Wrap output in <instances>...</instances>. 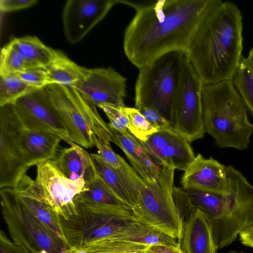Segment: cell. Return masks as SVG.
Listing matches in <instances>:
<instances>
[{"mask_svg": "<svg viewBox=\"0 0 253 253\" xmlns=\"http://www.w3.org/2000/svg\"><path fill=\"white\" fill-rule=\"evenodd\" d=\"M212 0H159L136 4L124 34V50L138 69L168 52H186Z\"/></svg>", "mask_w": 253, "mask_h": 253, "instance_id": "cell-1", "label": "cell"}, {"mask_svg": "<svg viewBox=\"0 0 253 253\" xmlns=\"http://www.w3.org/2000/svg\"><path fill=\"white\" fill-rule=\"evenodd\" d=\"M243 28L236 4L212 0L186 51L204 84L232 80L243 56Z\"/></svg>", "mask_w": 253, "mask_h": 253, "instance_id": "cell-2", "label": "cell"}, {"mask_svg": "<svg viewBox=\"0 0 253 253\" xmlns=\"http://www.w3.org/2000/svg\"><path fill=\"white\" fill-rule=\"evenodd\" d=\"M228 188L224 193L185 190L194 207L210 222L218 249L234 242L242 231L253 227V186L238 170L226 166Z\"/></svg>", "mask_w": 253, "mask_h": 253, "instance_id": "cell-3", "label": "cell"}, {"mask_svg": "<svg viewBox=\"0 0 253 253\" xmlns=\"http://www.w3.org/2000/svg\"><path fill=\"white\" fill-rule=\"evenodd\" d=\"M202 106L205 132L218 147L248 148L253 124L232 80L204 84Z\"/></svg>", "mask_w": 253, "mask_h": 253, "instance_id": "cell-4", "label": "cell"}, {"mask_svg": "<svg viewBox=\"0 0 253 253\" xmlns=\"http://www.w3.org/2000/svg\"><path fill=\"white\" fill-rule=\"evenodd\" d=\"M186 57L185 51H170L139 69L135 85L136 108L153 109L170 124Z\"/></svg>", "mask_w": 253, "mask_h": 253, "instance_id": "cell-5", "label": "cell"}, {"mask_svg": "<svg viewBox=\"0 0 253 253\" xmlns=\"http://www.w3.org/2000/svg\"><path fill=\"white\" fill-rule=\"evenodd\" d=\"M76 204L77 214L66 219L59 216L69 248H82L89 242L121 232L140 221L127 208Z\"/></svg>", "mask_w": 253, "mask_h": 253, "instance_id": "cell-6", "label": "cell"}, {"mask_svg": "<svg viewBox=\"0 0 253 253\" xmlns=\"http://www.w3.org/2000/svg\"><path fill=\"white\" fill-rule=\"evenodd\" d=\"M44 88L66 126L70 141L85 148L94 146V137L110 140V129L98 112L74 87L50 84Z\"/></svg>", "mask_w": 253, "mask_h": 253, "instance_id": "cell-7", "label": "cell"}, {"mask_svg": "<svg viewBox=\"0 0 253 253\" xmlns=\"http://www.w3.org/2000/svg\"><path fill=\"white\" fill-rule=\"evenodd\" d=\"M2 216L12 242L30 253H66L70 248L27 208L14 188L0 190Z\"/></svg>", "mask_w": 253, "mask_h": 253, "instance_id": "cell-8", "label": "cell"}, {"mask_svg": "<svg viewBox=\"0 0 253 253\" xmlns=\"http://www.w3.org/2000/svg\"><path fill=\"white\" fill-rule=\"evenodd\" d=\"M175 169L163 165L156 182L144 183L133 213L141 222L164 231L181 242L183 225L172 198Z\"/></svg>", "mask_w": 253, "mask_h": 253, "instance_id": "cell-9", "label": "cell"}, {"mask_svg": "<svg viewBox=\"0 0 253 253\" xmlns=\"http://www.w3.org/2000/svg\"><path fill=\"white\" fill-rule=\"evenodd\" d=\"M37 167L35 180L26 174L14 189L41 200L64 219L77 214L75 199L84 190V181L69 179L52 161L42 162Z\"/></svg>", "mask_w": 253, "mask_h": 253, "instance_id": "cell-10", "label": "cell"}, {"mask_svg": "<svg viewBox=\"0 0 253 253\" xmlns=\"http://www.w3.org/2000/svg\"><path fill=\"white\" fill-rule=\"evenodd\" d=\"M203 85L186 57L173 103L170 125L190 143L202 138L206 132L202 106Z\"/></svg>", "mask_w": 253, "mask_h": 253, "instance_id": "cell-11", "label": "cell"}, {"mask_svg": "<svg viewBox=\"0 0 253 253\" xmlns=\"http://www.w3.org/2000/svg\"><path fill=\"white\" fill-rule=\"evenodd\" d=\"M21 122L12 104L0 107V188H15L29 169L19 141Z\"/></svg>", "mask_w": 253, "mask_h": 253, "instance_id": "cell-12", "label": "cell"}, {"mask_svg": "<svg viewBox=\"0 0 253 253\" xmlns=\"http://www.w3.org/2000/svg\"><path fill=\"white\" fill-rule=\"evenodd\" d=\"M12 105L25 127L49 131L58 135L64 141L70 140L68 129L44 87L27 93Z\"/></svg>", "mask_w": 253, "mask_h": 253, "instance_id": "cell-13", "label": "cell"}, {"mask_svg": "<svg viewBox=\"0 0 253 253\" xmlns=\"http://www.w3.org/2000/svg\"><path fill=\"white\" fill-rule=\"evenodd\" d=\"M73 87L96 107L104 104L126 107V79L112 68L88 69L84 78Z\"/></svg>", "mask_w": 253, "mask_h": 253, "instance_id": "cell-14", "label": "cell"}, {"mask_svg": "<svg viewBox=\"0 0 253 253\" xmlns=\"http://www.w3.org/2000/svg\"><path fill=\"white\" fill-rule=\"evenodd\" d=\"M120 0H68L62 12L65 37L72 44L82 40Z\"/></svg>", "mask_w": 253, "mask_h": 253, "instance_id": "cell-15", "label": "cell"}, {"mask_svg": "<svg viewBox=\"0 0 253 253\" xmlns=\"http://www.w3.org/2000/svg\"><path fill=\"white\" fill-rule=\"evenodd\" d=\"M140 142L160 164L175 169L185 171L195 158L191 143L173 128L160 129Z\"/></svg>", "mask_w": 253, "mask_h": 253, "instance_id": "cell-16", "label": "cell"}, {"mask_svg": "<svg viewBox=\"0 0 253 253\" xmlns=\"http://www.w3.org/2000/svg\"><path fill=\"white\" fill-rule=\"evenodd\" d=\"M180 184L184 190L196 189L225 193L228 188L226 166L212 157L206 159L198 154L184 171Z\"/></svg>", "mask_w": 253, "mask_h": 253, "instance_id": "cell-17", "label": "cell"}, {"mask_svg": "<svg viewBox=\"0 0 253 253\" xmlns=\"http://www.w3.org/2000/svg\"><path fill=\"white\" fill-rule=\"evenodd\" d=\"M109 127L111 142L123 151L132 168L145 182H156L163 165L154 159L140 141L128 130L122 132Z\"/></svg>", "mask_w": 253, "mask_h": 253, "instance_id": "cell-18", "label": "cell"}, {"mask_svg": "<svg viewBox=\"0 0 253 253\" xmlns=\"http://www.w3.org/2000/svg\"><path fill=\"white\" fill-rule=\"evenodd\" d=\"M61 140V137L49 131L28 129L21 122L19 141L29 168L52 160Z\"/></svg>", "mask_w": 253, "mask_h": 253, "instance_id": "cell-19", "label": "cell"}, {"mask_svg": "<svg viewBox=\"0 0 253 253\" xmlns=\"http://www.w3.org/2000/svg\"><path fill=\"white\" fill-rule=\"evenodd\" d=\"M183 253H216L211 224L204 213L195 209L185 220L181 241Z\"/></svg>", "mask_w": 253, "mask_h": 253, "instance_id": "cell-20", "label": "cell"}, {"mask_svg": "<svg viewBox=\"0 0 253 253\" xmlns=\"http://www.w3.org/2000/svg\"><path fill=\"white\" fill-rule=\"evenodd\" d=\"M65 141L70 146L61 149L52 162L69 179L88 183L97 176L90 154L71 141Z\"/></svg>", "mask_w": 253, "mask_h": 253, "instance_id": "cell-21", "label": "cell"}, {"mask_svg": "<svg viewBox=\"0 0 253 253\" xmlns=\"http://www.w3.org/2000/svg\"><path fill=\"white\" fill-rule=\"evenodd\" d=\"M9 43L22 58L26 69L45 68L52 61L56 51L35 36L15 38Z\"/></svg>", "mask_w": 253, "mask_h": 253, "instance_id": "cell-22", "label": "cell"}, {"mask_svg": "<svg viewBox=\"0 0 253 253\" xmlns=\"http://www.w3.org/2000/svg\"><path fill=\"white\" fill-rule=\"evenodd\" d=\"M50 84L73 87L83 80L88 69L78 65L64 53L56 50L51 63L44 69Z\"/></svg>", "mask_w": 253, "mask_h": 253, "instance_id": "cell-23", "label": "cell"}, {"mask_svg": "<svg viewBox=\"0 0 253 253\" xmlns=\"http://www.w3.org/2000/svg\"><path fill=\"white\" fill-rule=\"evenodd\" d=\"M108 237L148 246L158 244L177 246L178 243L176 239L164 231L141 221Z\"/></svg>", "mask_w": 253, "mask_h": 253, "instance_id": "cell-24", "label": "cell"}, {"mask_svg": "<svg viewBox=\"0 0 253 253\" xmlns=\"http://www.w3.org/2000/svg\"><path fill=\"white\" fill-rule=\"evenodd\" d=\"M75 202L82 204L117 206L129 209L98 175L85 185L84 190L76 197Z\"/></svg>", "mask_w": 253, "mask_h": 253, "instance_id": "cell-25", "label": "cell"}, {"mask_svg": "<svg viewBox=\"0 0 253 253\" xmlns=\"http://www.w3.org/2000/svg\"><path fill=\"white\" fill-rule=\"evenodd\" d=\"M148 247L106 237L89 242L82 248H70L67 253H145Z\"/></svg>", "mask_w": 253, "mask_h": 253, "instance_id": "cell-26", "label": "cell"}, {"mask_svg": "<svg viewBox=\"0 0 253 253\" xmlns=\"http://www.w3.org/2000/svg\"><path fill=\"white\" fill-rule=\"evenodd\" d=\"M15 190L29 211L42 223L65 242L60 226L59 215L41 200Z\"/></svg>", "mask_w": 253, "mask_h": 253, "instance_id": "cell-27", "label": "cell"}, {"mask_svg": "<svg viewBox=\"0 0 253 253\" xmlns=\"http://www.w3.org/2000/svg\"><path fill=\"white\" fill-rule=\"evenodd\" d=\"M97 175L117 197L132 211L130 200L117 170L97 154L90 153Z\"/></svg>", "mask_w": 253, "mask_h": 253, "instance_id": "cell-28", "label": "cell"}, {"mask_svg": "<svg viewBox=\"0 0 253 253\" xmlns=\"http://www.w3.org/2000/svg\"><path fill=\"white\" fill-rule=\"evenodd\" d=\"M0 77V107L13 104L20 98L37 89L27 84L17 74Z\"/></svg>", "mask_w": 253, "mask_h": 253, "instance_id": "cell-29", "label": "cell"}, {"mask_svg": "<svg viewBox=\"0 0 253 253\" xmlns=\"http://www.w3.org/2000/svg\"><path fill=\"white\" fill-rule=\"evenodd\" d=\"M232 81L246 109L253 116V73L242 59Z\"/></svg>", "mask_w": 253, "mask_h": 253, "instance_id": "cell-30", "label": "cell"}, {"mask_svg": "<svg viewBox=\"0 0 253 253\" xmlns=\"http://www.w3.org/2000/svg\"><path fill=\"white\" fill-rule=\"evenodd\" d=\"M115 169L123 182L130 200L133 211L138 205L140 190L145 181L124 158L122 160V166Z\"/></svg>", "mask_w": 253, "mask_h": 253, "instance_id": "cell-31", "label": "cell"}, {"mask_svg": "<svg viewBox=\"0 0 253 253\" xmlns=\"http://www.w3.org/2000/svg\"><path fill=\"white\" fill-rule=\"evenodd\" d=\"M128 120L127 130L136 138L145 141L149 137L159 130L154 127L136 108H125Z\"/></svg>", "mask_w": 253, "mask_h": 253, "instance_id": "cell-32", "label": "cell"}, {"mask_svg": "<svg viewBox=\"0 0 253 253\" xmlns=\"http://www.w3.org/2000/svg\"><path fill=\"white\" fill-rule=\"evenodd\" d=\"M25 69V64L22 58L9 43L1 48L0 56V76L17 74Z\"/></svg>", "mask_w": 253, "mask_h": 253, "instance_id": "cell-33", "label": "cell"}, {"mask_svg": "<svg viewBox=\"0 0 253 253\" xmlns=\"http://www.w3.org/2000/svg\"><path fill=\"white\" fill-rule=\"evenodd\" d=\"M98 107L104 111L108 118L109 126L122 132L127 131L128 120L125 110L126 107L104 104Z\"/></svg>", "mask_w": 253, "mask_h": 253, "instance_id": "cell-34", "label": "cell"}, {"mask_svg": "<svg viewBox=\"0 0 253 253\" xmlns=\"http://www.w3.org/2000/svg\"><path fill=\"white\" fill-rule=\"evenodd\" d=\"M172 198L180 219L183 225L188 216L195 209L187 192L174 186L172 189Z\"/></svg>", "mask_w": 253, "mask_h": 253, "instance_id": "cell-35", "label": "cell"}, {"mask_svg": "<svg viewBox=\"0 0 253 253\" xmlns=\"http://www.w3.org/2000/svg\"><path fill=\"white\" fill-rule=\"evenodd\" d=\"M17 75L27 84L35 89L42 88L49 84L44 68L27 69Z\"/></svg>", "mask_w": 253, "mask_h": 253, "instance_id": "cell-36", "label": "cell"}, {"mask_svg": "<svg viewBox=\"0 0 253 253\" xmlns=\"http://www.w3.org/2000/svg\"><path fill=\"white\" fill-rule=\"evenodd\" d=\"M110 141H100L94 137V146L97 149V154L107 163L114 169H118L122 164L123 157L116 154L112 149Z\"/></svg>", "mask_w": 253, "mask_h": 253, "instance_id": "cell-37", "label": "cell"}, {"mask_svg": "<svg viewBox=\"0 0 253 253\" xmlns=\"http://www.w3.org/2000/svg\"><path fill=\"white\" fill-rule=\"evenodd\" d=\"M138 110L147 121L159 130L173 128L170 123L154 109L145 107Z\"/></svg>", "mask_w": 253, "mask_h": 253, "instance_id": "cell-38", "label": "cell"}, {"mask_svg": "<svg viewBox=\"0 0 253 253\" xmlns=\"http://www.w3.org/2000/svg\"><path fill=\"white\" fill-rule=\"evenodd\" d=\"M0 253H30L22 245H17L7 237L5 232H0Z\"/></svg>", "mask_w": 253, "mask_h": 253, "instance_id": "cell-39", "label": "cell"}, {"mask_svg": "<svg viewBox=\"0 0 253 253\" xmlns=\"http://www.w3.org/2000/svg\"><path fill=\"white\" fill-rule=\"evenodd\" d=\"M37 0H0V10L8 12L24 9L33 6L37 2Z\"/></svg>", "mask_w": 253, "mask_h": 253, "instance_id": "cell-40", "label": "cell"}, {"mask_svg": "<svg viewBox=\"0 0 253 253\" xmlns=\"http://www.w3.org/2000/svg\"><path fill=\"white\" fill-rule=\"evenodd\" d=\"M177 246L178 245L173 246L163 244L149 246L146 249L145 253H177Z\"/></svg>", "mask_w": 253, "mask_h": 253, "instance_id": "cell-41", "label": "cell"}, {"mask_svg": "<svg viewBox=\"0 0 253 253\" xmlns=\"http://www.w3.org/2000/svg\"><path fill=\"white\" fill-rule=\"evenodd\" d=\"M239 236L243 245L253 249V227L242 231Z\"/></svg>", "mask_w": 253, "mask_h": 253, "instance_id": "cell-42", "label": "cell"}, {"mask_svg": "<svg viewBox=\"0 0 253 253\" xmlns=\"http://www.w3.org/2000/svg\"><path fill=\"white\" fill-rule=\"evenodd\" d=\"M241 59L253 73V46L250 49L248 56H242Z\"/></svg>", "mask_w": 253, "mask_h": 253, "instance_id": "cell-43", "label": "cell"}, {"mask_svg": "<svg viewBox=\"0 0 253 253\" xmlns=\"http://www.w3.org/2000/svg\"><path fill=\"white\" fill-rule=\"evenodd\" d=\"M177 253H183L181 249V242H179L178 244Z\"/></svg>", "mask_w": 253, "mask_h": 253, "instance_id": "cell-44", "label": "cell"}, {"mask_svg": "<svg viewBox=\"0 0 253 253\" xmlns=\"http://www.w3.org/2000/svg\"><path fill=\"white\" fill-rule=\"evenodd\" d=\"M227 253H245L244 252H237L232 250V251H229Z\"/></svg>", "mask_w": 253, "mask_h": 253, "instance_id": "cell-45", "label": "cell"}]
</instances>
